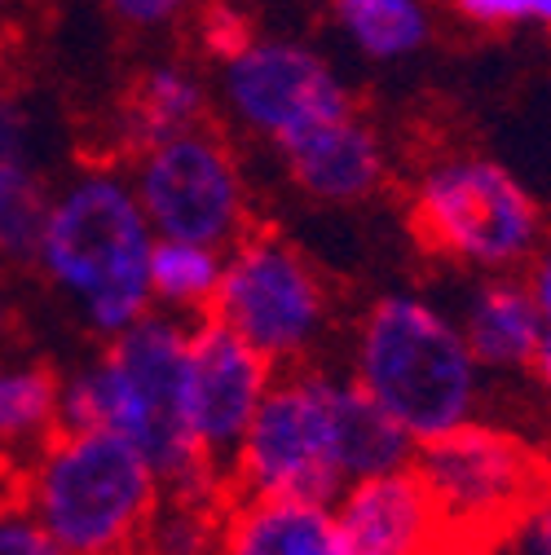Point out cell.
Listing matches in <instances>:
<instances>
[{
    "label": "cell",
    "instance_id": "d4e9b609",
    "mask_svg": "<svg viewBox=\"0 0 551 555\" xmlns=\"http://www.w3.org/2000/svg\"><path fill=\"white\" fill-rule=\"evenodd\" d=\"M198 31H203V44L213 49V57L221 62V57H230L234 49H243L247 40H252V31H247V23L230 10V5H208L203 10V18H198Z\"/></svg>",
    "mask_w": 551,
    "mask_h": 555
},
{
    "label": "cell",
    "instance_id": "52a82bcc",
    "mask_svg": "<svg viewBox=\"0 0 551 555\" xmlns=\"http://www.w3.org/2000/svg\"><path fill=\"white\" fill-rule=\"evenodd\" d=\"M273 366H305L331 331L335 305L322 269L279 230H247L226 247L221 287L208 309Z\"/></svg>",
    "mask_w": 551,
    "mask_h": 555
},
{
    "label": "cell",
    "instance_id": "30bf717a",
    "mask_svg": "<svg viewBox=\"0 0 551 555\" xmlns=\"http://www.w3.org/2000/svg\"><path fill=\"white\" fill-rule=\"evenodd\" d=\"M221 106L243 132L260 137L273 151L326 119L358 111L349 85L318 49L256 36L221 57Z\"/></svg>",
    "mask_w": 551,
    "mask_h": 555
},
{
    "label": "cell",
    "instance_id": "7402d4cb",
    "mask_svg": "<svg viewBox=\"0 0 551 555\" xmlns=\"http://www.w3.org/2000/svg\"><path fill=\"white\" fill-rule=\"evenodd\" d=\"M0 555H66V551L14 499V503H0Z\"/></svg>",
    "mask_w": 551,
    "mask_h": 555
},
{
    "label": "cell",
    "instance_id": "8fae6325",
    "mask_svg": "<svg viewBox=\"0 0 551 555\" xmlns=\"http://www.w3.org/2000/svg\"><path fill=\"white\" fill-rule=\"evenodd\" d=\"M273 384V366L252 349L243 335L217 318L190 322L185 349V420L198 454L221 476L252 424L260 397Z\"/></svg>",
    "mask_w": 551,
    "mask_h": 555
},
{
    "label": "cell",
    "instance_id": "e0dca14e",
    "mask_svg": "<svg viewBox=\"0 0 551 555\" xmlns=\"http://www.w3.org/2000/svg\"><path fill=\"white\" fill-rule=\"evenodd\" d=\"M213 124V93L190 66L159 62L137 76V85L124 98V142L128 155L164 137H177L185 128Z\"/></svg>",
    "mask_w": 551,
    "mask_h": 555
},
{
    "label": "cell",
    "instance_id": "277c9868",
    "mask_svg": "<svg viewBox=\"0 0 551 555\" xmlns=\"http://www.w3.org/2000/svg\"><path fill=\"white\" fill-rule=\"evenodd\" d=\"M18 503L66 555H142L164 480L106 428H57L23 459Z\"/></svg>",
    "mask_w": 551,
    "mask_h": 555
},
{
    "label": "cell",
    "instance_id": "4316f807",
    "mask_svg": "<svg viewBox=\"0 0 551 555\" xmlns=\"http://www.w3.org/2000/svg\"><path fill=\"white\" fill-rule=\"evenodd\" d=\"M525 283L538 300V313H542V335H551V234L542 238V247L534 251V260L525 264Z\"/></svg>",
    "mask_w": 551,
    "mask_h": 555
},
{
    "label": "cell",
    "instance_id": "9a60e30c",
    "mask_svg": "<svg viewBox=\"0 0 551 555\" xmlns=\"http://www.w3.org/2000/svg\"><path fill=\"white\" fill-rule=\"evenodd\" d=\"M213 555H349L331 503L234 494L221 507Z\"/></svg>",
    "mask_w": 551,
    "mask_h": 555
},
{
    "label": "cell",
    "instance_id": "9c48e42d",
    "mask_svg": "<svg viewBox=\"0 0 551 555\" xmlns=\"http://www.w3.org/2000/svg\"><path fill=\"white\" fill-rule=\"evenodd\" d=\"M128 181L155 238H190L226 251L252 230L243 164L213 124L132 151Z\"/></svg>",
    "mask_w": 551,
    "mask_h": 555
},
{
    "label": "cell",
    "instance_id": "5b68a950",
    "mask_svg": "<svg viewBox=\"0 0 551 555\" xmlns=\"http://www.w3.org/2000/svg\"><path fill=\"white\" fill-rule=\"evenodd\" d=\"M406 217L428 256L472 273H525L547 238L542 203L521 177L472 151L428 159L410 185Z\"/></svg>",
    "mask_w": 551,
    "mask_h": 555
},
{
    "label": "cell",
    "instance_id": "6da1fadb",
    "mask_svg": "<svg viewBox=\"0 0 551 555\" xmlns=\"http://www.w3.org/2000/svg\"><path fill=\"white\" fill-rule=\"evenodd\" d=\"M185 349L190 322L151 309L102 349L62 375V428H106L142 454L164 494L230 490L198 454L185 420Z\"/></svg>",
    "mask_w": 551,
    "mask_h": 555
},
{
    "label": "cell",
    "instance_id": "4fadbf2b",
    "mask_svg": "<svg viewBox=\"0 0 551 555\" xmlns=\"http://www.w3.org/2000/svg\"><path fill=\"white\" fill-rule=\"evenodd\" d=\"M287 177L318 203H367L388 181V151L380 132L362 119V111H349L339 119H326L309 128L305 137L279 151Z\"/></svg>",
    "mask_w": 551,
    "mask_h": 555
},
{
    "label": "cell",
    "instance_id": "7a4b0ae2",
    "mask_svg": "<svg viewBox=\"0 0 551 555\" xmlns=\"http://www.w3.org/2000/svg\"><path fill=\"white\" fill-rule=\"evenodd\" d=\"M151 247L155 230L128 172L85 164L53 185L31 269L93 339H111L155 309Z\"/></svg>",
    "mask_w": 551,
    "mask_h": 555
},
{
    "label": "cell",
    "instance_id": "3957f363",
    "mask_svg": "<svg viewBox=\"0 0 551 555\" xmlns=\"http://www.w3.org/2000/svg\"><path fill=\"white\" fill-rule=\"evenodd\" d=\"M349 375L415 446L480 420L486 401V366L472 358L454 313L420 292L367 305L349 339Z\"/></svg>",
    "mask_w": 551,
    "mask_h": 555
},
{
    "label": "cell",
    "instance_id": "ba28073f",
    "mask_svg": "<svg viewBox=\"0 0 551 555\" xmlns=\"http://www.w3.org/2000/svg\"><path fill=\"white\" fill-rule=\"evenodd\" d=\"M450 542H499L551 485V459L529 437L472 420L410 459Z\"/></svg>",
    "mask_w": 551,
    "mask_h": 555
},
{
    "label": "cell",
    "instance_id": "2e32d148",
    "mask_svg": "<svg viewBox=\"0 0 551 555\" xmlns=\"http://www.w3.org/2000/svg\"><path fill=\"white\" fill-rule=\"evenodd\" d=\"M472 358L490 371H525L542 344V313L525 283V273H480V283L463 296L454 313Z\"/></svg>",
    "mask_w": 551,
    "mask_h": 555
},
{
    "label": "cell",
    "instance_id": "f546056e",
    "mask_svg": "<svg viewBox=\"0 0 551 555\" xmlns=\"http://www.w3.org/2000/svg\"><path fill=\"white\" fill-rule=\"evenodd\" d=\"M437 555H499V542H450L437 551Z\"/></svg>",
    "mask_w": 551,
    "mask_h": 555
},
{
    "label": "cell",
    "instance_id": "d6986e66",
    "mask_svg": "<svg viewBox=\"0 0 551 555\" xmlns=\"http://www.w3.org/2000/svg\"><path fill=\"white\" fill-rule=\"evenodd\" d=\"M226 251L190 238H155L151 247V305L159 313L198 322L208 318L221 287Z\"/></svg>",
    "mask_w": 551,
    "mask_h": 555
},
{
    "label": "cell",
    "instance_id": "d6a6232c",
    "mask_svg": "<svg viewBox=\"0 0 551 555\" xmlns=\"http://www.w3.org/2000/svg\"><path fill=\"white\" fill-rule=\"evenodd\" d=\"M5 5H10V0H0V14H5Z\"/></svg>",
    "mask_w": 551,
    "mask_h": 555
},
{
    "label": "cell",
    "instance_id": "7c38bea8",
    "mask_svg": "<svg viewBox=\"0 0 551 555\" xmlns=\"http://www.w3.org/2000/svg\"><path fill=\"white\" fill-rule=\"evenodd\" d=\"M349 555H437L446 525L415 467L349 480L331 503Z\"/></svg>",
    "mask_w": 551,
    "mask_h": 555
},
{
    "label": "cell",
    "instance_id": "603a6c76",
    "mask_svg": "<svg viewBox=\"0 0 551 555\" xmlns=\"http://www.w3.org/2000/svg\"><path fill=\"white\" fill-rule=\"evenodd\" d=\"M194 0H102V10L132 31H164L190 14Z\"/></svg>",
    "mask_w": 551,
    "mask_h": 555
},
{
    "label": "cell",
    "instance_id": "ac0fdd59",
    "mask_svg": "<svg viewBox=\"0 0 551 555\" xmlns=\"http://www.w3.org/2000/svg\"><path fill=\"white\" fill-rule=\"evenodd\" d=\"M62 428V375L23 353H0V454L27 459Z\"/></svg>",
    "mask_w": 551,
    "mask_h": 555
},
{
    "label": "cell",
    "instance_id": "cb8c5ba5",
    "mask_svg": "<svg viewBox=\"0 0 551 555\" xmlns=\"http://www.w3.org/2000/svg\"><path fill=\"white\" fill-rule=\"evenodd\" d=\"M503 542H512L516 555H551V485L529 503V512L512 525Z\"/></svg>",
    "mask_w": 551,
    "mask_h": 555
},
{
    "label": "cell",
    "instance_id": "f1b7e54d",
    "mask_svg": "<svg viewBox=\"0 0 551 555\" xmlns=\"http://www.w3.org/2000/svg\"><path fill=\"white\" fill-rule=\"evenodd\" d=\"M10 331H14V300H10V278H5V264H0V353H5Z\"/></svg>",
    "mask_w": 551,
    "mask_h": 555
},
{
    "label": "cell",
    "instance_id": "4dcf8cb0",
    "mask_svg": "<svg viewBox=\"0 0 551 555\" xmlns=\"http://www.w3.org/2000/svg\"><path fill=\"white\" fill-rule=\"evenodd\" d=\"M534 18L551 27V0H534Z\"/></svg>",
    "mask_w": 551,
    "mask_h": 555
},
{
    "label": "cell",
    "instance_id": "8992f818",
    "mask_svg": "<svg viewBox=\"0 0 551 555\" xmlns=\"http://www.w3.org/2000/svg\"><path fill=\"white\" fill-rule=\"evenodd\" d=\"M226 485L234 494L335 503L349 485L339 459V375L309 362L273 371L226 467Z\"/></svg>",
    "mask_w": 551,
    "mask_h": 555
},
{
    "label": "cell",
    "instance_id": "83f0119b",
    "mask_svg": "<svg viewBox=\"0 0 551 555\" xmlns=\"http://www.w3.org/2000/svg\"><path fill=\"white\" fill-rule=\"evenodd\" d=\"M529 379L538 388V401H542V420L551 428V335H542L538 353H534V366H529Z\"/></svg>",
    "mask_w": 551,
    "mask_h": 555
},
{
    "label": "cell",
    "instance_id": "484cf974",
    "mask_svg": "<svg viewBox=\"0 0 551 555\" xmlns=\"http://www.w3.org/2000/svg\"><path fill=\"white\" fill-rule=\"evenodd\" d=\"M454 14L472 27H516L525 18H534V0H450Z\"/></svg>",
    "mask_w": 551,
    "mask_h": 555
},
{
    "label": "cell",
    "instance_id": "44dd1931",
    "mask_svg": "<svg viewBox=\"0 0 551 555\" xmlns=\"http://www.w3.org/2000/svg\"><path fill=\"white\" fill-rule=\"evenodd\" d=\"M226 490H203V494H164L146 551L142 555H213L217 551V525H221Z\"/></svg>",
    "mask_w": 551,
    "mask_h": 555
},
{
    "label": "cell",
    "instance_id": "1f68e13d",
    "mask_svg": "<svg viewBox=\"0 0 551 555\" xmlns=\"http://www.w3.org/2000/svg\"><path fill=\"white\" fill-rule=\"evenodd\" d=\"M5 62H10V49H5V36H0V80H5Z\"/></svg>",
    "mask_w": 551,
    "mask_h": 555
},
{
    "label": "cell",
    "instance_id": "5bb4252c",
    "mask_svg": "<svg viewBox=\"0 0 551 555\" xmlns=\"http://www.w3.org/2000/svg\"><path fill=\"white\" fill-rule=\"evenodd\" d=\"M53 177L36 151V119L23 98L0 93V264H31Z\"/></svg>",
    "mask_w": 551,
    "mask_h": 555
},
{
    "label": "cell",
    "instance_id": "ffe728a7",
    "mask_svg": "<svg viewBox=\"0 0 551 555\" xmlns=\"http://www.w3.org/2000/svg\"><path fill=\"white\" fill-rule=\"evenodd\" d=\"M331 18L371 62H401L433 36L424 0H331Z\"/></svg>",
    "mask_w": 551,
    "mask_h": 555
}]
</instances>
